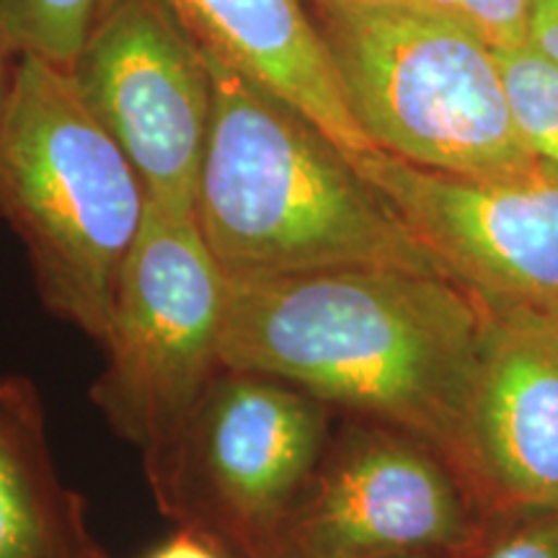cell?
<instances>
[{
  "instance_id": "obj_1",
  "label": "cell",
  "mask_w": 558,
  "mask_h": 558,
  "mask_svg": "<svg viewBox=\"0 0 558 558\" xmlns=\"http://www.w3.org/2000/svg\"><path fill=\"white\" fill-rule=\"evenodd\" d=\"M488 318L484 298L429 271H228L220 362L427 439L456 469Z\"/></svg>"
},
{
  "instance_id": "obj_2",
  "label": "cell",
  "mask_w": 558,
  "mask_h": 558,
  "mask_svg": "<svg viewBox=\"0 0 558 558\" xmlns=\"http://www.w3.org/2000/svg\"><path fill=\"white\" fill-rule=\"evenodd\" d=\"M194 220L226 271L401 267L445 275L339 145L215 54Z\"/></svg>"
},
{
  "instance_id": "obj_3",
  "label": "cell",
  "mask_w": 558,
  "mask_h": 558,
  "mask_svg": "<svg viewBox=\"0 0 558 558\" xmlns=\"http://www.w3.org/2000/svg\"><path fill=\"white\" fill-rule=\"evenodd\" d=\"M145 209L143 179L70 70L21 52L0 122V218L24 243L47 311L99 344Z\"/></svg>"
},
{
  "instance_id": "obj_4",
  "label": "cell",
  "mask_w": 558,
  "mask_h": 558,
  "mask_svg": "<svg viewBox=\"0 0 558 558\" xmlns=\"http://www.w3.org/2000/svg\"><path fill=\"white\" fill-rule=\"evenodd\" d=\"M305 5L375 148L452 173L535 160L509 114L497 54L469 26L390 0Z\"/></svg>"
},
{
  "instance_id": "obj_5",
  "label": "cell",
  "mask_w": 558,
  "mask_h": 558,
  "mask_svg": "<svg viewBox=\"0 0 558 558\" xmlns=\"http://www.w3.org/2000/svg\"><path fill=\"white\" fill-rule=\"evenodd\" d=\"M228 271L194 215L148 199L117 279L107 365L90 399L111 429L143 452L150 488L169 471L186 424L222 367Z\"/></svg>"
},
{
  "instance_id": "obj_6",
  "label": "cell",
  "mask_w": 558,
  "mask_h": 558,
  "mask_svg": "<svg viewBox=\"0 0 558 558\" xmlns=\"http://www.w3.org/2000/svg\"><path fill=\"white\" fill-rule=\"evenodd\" d=\"M333 414L292 383L220 367L153 486L158 507L177 525L205 530L235 558H267L324 456Z\"/></svg>"
},
{
  "instance_id": "obj_7",
  "label": "cell",
  "mask_w": 558,
  "mask_h": 558,
  "mask_svg": "<svg viewBox=\"0 0 558 558\" xmlns=\"http://www.w3.org/2000/svg\"><path fill=\"white\" fill-rule=\"evenodd\" d=\"M494 530L427 439L352 416L333 424L267 558H473Z\"/></svg>"
},
{
  "instance_id": "obj_8",
  "label": "cell",
  "mask_w": 558,
  "mask_h": 558,
  "mask_svg": "<svg viewBox=\"0 0 558 558\" xmlns=\"http://www.w3.org/2000/svg\"><path fill=\"white\" fill-rule=\"evenodd\" d=\"M349 160L456 282L488 305L558 313V166L452 173L386 150Z\"/></svg>"
},
{
  "instance_id": "obj_9",
  "label": "cell",
  "mask_w": 558,
  "mask_h": 558,
  "mask_svg": "<svg viewBox=\"0 0 558 558\" xmlns=\"http://www.w3.org/2000/svg\"><path fill=\"white\" fill-rule=\"evenodd\" d=\"M68 70L96 120L128 153L148 199L194 215L213 124V73L169 5L101 0Z\"/></svg>"
},
{
  "instance_id": "obj_10",
  "label": "cell",
  "mask_w": 558,
  "mask_h": 558,
  "mask_svg": "<svg viewBox=\"0 0 558 558\" xmlns=\"http://www.w3.org/2000/svg\"><path fill=\"white\" fill-rule=\"evenodd\" d=\"M456 471L494 525L558 512V313L492 305Z\"/></svg>"
},
{
  "instance_id": "obj_11",
  "label": "cell",
  "mask_w": 558,
  "mask_h": 558,
  "mask_svg": "<svg viewBox=\"0 0 558 558\" xmlns=\"http://www.w3.org/2000/svg\"><path fill=\"white\" fill-rule=\"evenodd\" d=\"M202 50L275 90L349 158L378 150L341 94L305 0H163Z\"/></svg>"
},
{
  "instance_id": "obj_12",
  "label": "cell",
  "mask_w": 558,
  "mask_h": 558,
  "mask_svg": "<svg viewBox=\"0 0 558 558\" xmlns=\"http://www.w3.org/2000/svg\"><path fill=\"white\" fill-rule=\"evenodd\" d=\"M0 558H109L86 501L60 476L39 390L24 375H0Z\"/></svg>"
},
{
  "instance_id": "obj_13",
  "label": "cell",
  "mask_w": 558,
  "mask_h": 558,
  "mask_svg": "<svg viewBox=\"0 0 558 558\" xmlns=\"http://www.w3.org/2000/svg\"><path fill=\"white\" fill-rule=\"evenodd\" d=\"M494 54L522 143L535 158L558 166V65L530 45Z\"/></svg>"
},
{
  "instance_id": "obj_14",
  "label": "cell",
  "mask_w": 558,
  "mask_h": 558,
  "mask_svg": "<svg viewBox=\"0 0 558 558\" xmlns=\"http://www.w3.org/2000/svg\"><path fill=\"white\" fill-rule=\"evenodd\" d=\"M101 0H0V21L19 52L70 68Z\"/></svg>"
},
{
  "instance_id": "obj_15",
  "label": "cell",
  "mask_w": 558,
  "mask_h": 558,
  "mask_svg": "<svg viewBox=\"0 0 558 558\" xmlns=\"http://www.w3.org/2000/svg\"><path fill=\"white\" fill-rule=\"evenodd\" d=\"M473 558H558V512L501 522Z\"/></svg>"
},
{
  "instance_id": "obj_16",
  "label": "cell",
  "mask_w": 558,
  "mask_h": 558,
  "mask_svg": "<svg viewBox=\"0 0 558 558\" xmlns=\"http://www.w3.org/2000/svg\"><path fill=\"white\" fill-rule=\"evenodd\" d=\"M460 21L492 50L527 45V0H460Z\"/></svg>"
},
{
  "instance_id": "obj_17",
  "label": "cell",
  "mask_w": 558,
  "mask_h": 558,
  "mask_svg": "<svg viewBox=\"0 0 558 558\" xmlns=\"http://www.w3.org/2000/svg\"><path fill=\"white\" fill-rule=\"evenodd\" d=\"M140 558H235L233 550L222 546L218 538L192 525H177V530L153 546Z\"/></svg>"
},
{
  "instance_id": "obj_18",
  "label": "cell",
  "mask_w": 558,
  "mask_h": 558,
  "mask_svg": "<svg viewBox=\"0 0 558 558\" xmlns=\"http://www.w3.org/2000/svg\"><path fill=\"white\" fill-rule=\"evenodd\" d=\"M527 45L558 65V0H527Z\"/></svg>"
},
{
  "instance_id": "obj_19",
  "label": "cell",
  "mask_w": 558,
  "mask_h": 558,
  "mask_svg": "<svg viewBox=\"0 0 558 558\" xmlns=\"http://www.w3.org/2000/svg\"><path fill=\"white\" fill-rule=\"evenodd\" d=\"M19 47L13 45L11 34L5 32L3 21H0V122H3L5 114V104H9L11 88H13V75H16V65H19Z\"/></svg>"
},
{
  "instance_id": "obj_20",
  "label": "cell",
  "mask_w": 558,
  "mask_h": 558,
  "mask_svg": "<svg viewBox=\"0 0 558 558\" xmlns=\"http://www.w3.org/2000/svg\"><path fill=\"white\" fill-rule=\"evenodd\" d=\"M416 3L422 5V9H429L435 13H442V16H448L452 21H460V0H416ZM460 24H463V21H460Z\"/></svg>"
},
{
  "instance_id": "obj_21",
  "label": "cell",
  "mask_w": 558,
  "mask_h": 558,
  "mask_svg": "<svg viewBox=\"0 0 558 558\" xmlns=\"http://www.w3.org/2000/svg\"><path fill=\"white\" fill-rule=\"evenodd\" d=\"M305 3H333V0H305ZM390 3H414V5H418L416 0H390Z\"/></svg>"
},
{
  "instance_id": "obj_22",
  "label": "cell",
  "mask_w": 558,
  "mask_h": 558,
  "mask_svg": "<svg viewBox=\"0 0 558 558\" xmlns=\"http://www.w3.org/2000/svg\"><path fill=\"white\" fill-rule=\"evenodd\" d=\"M403 558H463V556H403Z\"/></svg>"
}]
</instances>
